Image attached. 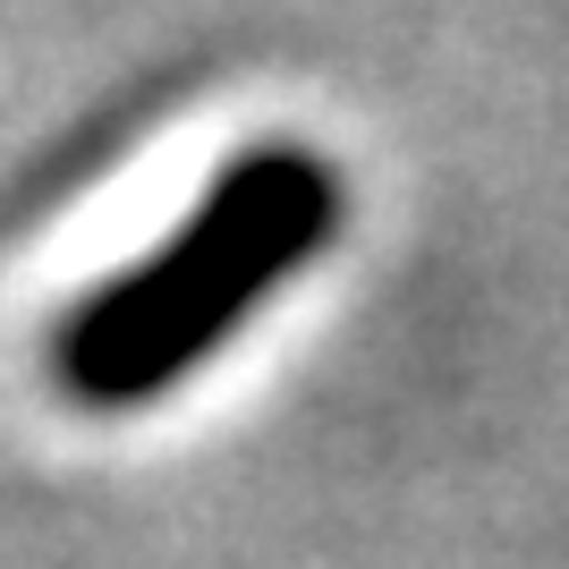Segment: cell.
I'll return each mask as SVG.
<instances>
[{
  "label": "cell",
  "instance_id": "obj_1",
  "mask_svg": "<svg viewBox=\"0 0 569 569\" xmlns=\"http://www.w3.org/2000/svg\"><path fill=\"white\" fill-rule=\"evenodd\" d=\"M340 230V179L307 144H247L162 256L128 263L94 298H77L51 332V375L77 408H144L188 382L213 349L247 332V315L289 289Z\"/></svg>",
  "mask_w": 569,
  "mask_h": 569
}]
</instances>
